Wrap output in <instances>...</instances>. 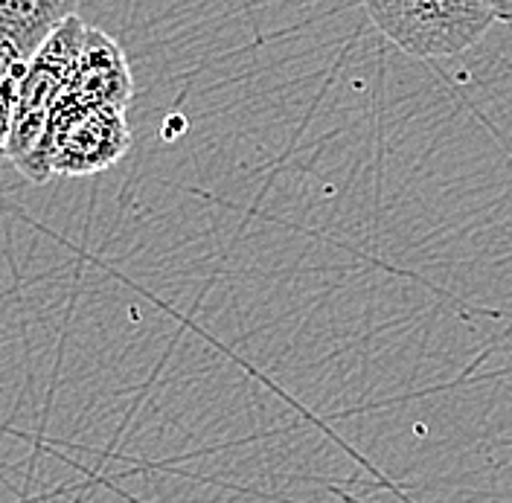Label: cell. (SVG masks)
I'll use <instances>...</instances> for the list:
<instances>
[{
    "label": "cell",
    "mask_w": 512,
    "mask_h": 503,
    "mask_svg": "<svg viewBox=\"0 0 512 503\" xmlns=\"http://www.w3.org/2000/svg\"><path fill=\"white\" fill-rule=\"evenodd\" d=\"M85 32H88V24L79 15L70 18L41 44V50L21 70L15 131H12L6 158L12 160L15 169L32 184H44L41 146H44L50 117L59 102L64 82L85 44Z\"/></svg>",
    "instance_id": "2"
},
{
    "label": "cell",
    "mask_w": 512,
    "mask_h": 503,
    "mask_svg": "<svg viewBox=\"0 0 512 503\" xmlns=\"http://www.w3.org/2000/svg\"><path fill=\"white\" fill-rule=\"evenodd\" d=\"M131 96H134V79H131V67H128L123 47L108 32L88 27L79 59L73 64L59 94V102L53 108L47 137L102 108L126 111L131 105Z\"/></svg>",
    "instance_id": "3"
},
{
    "label": "cell",
    "mask_w": 512,
    "mask_h": 503,
    "mask_svg": "<svg viewBox=\"0 0 512 503\" xmlns=\"http://www.w3.org/2000/svg\"><path fill=\"white\" fill-rule=\"evenodd\" d=\"M18 67H21V64L15 62V59H12V56H9V53H6V50L0 47V79H3L6 73H12V70H18Z\"/></svg>",
    "instance_id": "8"
},
{
    "label": "cell",
    "mask_w": 512,
    "mask_h": 503,
    "mask_svg": "<svg viewBox=\"0 0 512 503\" xmlns=\"http://www.w3.org/2000/svg\"><path fill=\"white\" fill-rule=\"evenodd\" d=\"M489 6V12L495 15V21L512 24V0H483Z\"/></svg>",
    "instance_id": "7"
},
{
    "label": "cell",
    "mask_w": 512,
    "mask_h": 503,
    "mask_svg": "<svg viewBox=\"0 0 512 503\" xmlns=\"http://www.w3.org/2000/svg\"><path fill=\"white\" fill-rule=\"evenodd\" d=\"M76 12L79 0H0V47L18 64H27Z\"/></svg>",
    "instance_id": "5"
},
{
    "label": "cell",
    "mask_w": 512,
    "mask_h": 503,
    "mask_svg": "<svg viewBox=\"0 0 512 503\" xmlns=\"http://www.w3.org/2000/svg\"><path fill=\"white\" fill-rule=\"evenodd\" d=\"M21 70H12L0 79V158H6L9 152V140L15 131V111H18V85H21Z\"/></svg>",
    "instance_id": "6"
},
{
    "label": "cell",
    "mask_w": 512,
    "mask_h": 503,
    "mask_svg": "<svg viewBox=\"0 0 512 503\" xmlns=\"http://www.w3.org/2000/svg\"><path fill=\"white\" fill-rule=\"evenodd\" d=\"M370 24L414 59H448L495 24L483 0H361Z\"/></svg>",
    "instance_id": "1"
},
{
    "label": "cell",
    "mask_w": 512,
    "mask_h": 503,
    "mask_svg": "<svg viewBox=\"0 0 512 503\" xmlns=\"http://www.w3.org/2000/svg\"><path fill=\"white\" fill-rule=\"evenodd\" d=\"M131 146L126 111L102 108L50 134L41 146L44 184L53 178H88L126 158Z\"/></svg>",
    "instance_id": "4"
}]
</instances>
